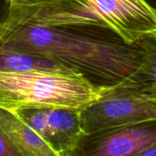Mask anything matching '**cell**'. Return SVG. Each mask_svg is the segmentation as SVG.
Masks as SVG:
<instances>
[{"label": "cell", "mask_w": 156, "mask_h": 156, "mask_svg": "<svg viewBox=\"0 0 156 156\" xmlns=\"http://www.w3.org/2000/svg\"><path fill=\"white\" fill-rule=\"evenodd\" d=\"M0 48L48 58L97 87L124 81L156 86V36L129 44L72 28L3 22Z\"/></svg>", "instance_id": "1"}, {"label": "cell", "mask_w": 156, "mask_h": 156, "mask_svg": "<svg viewBox=\"0 0 156 156\" xmlns=\"http://www.w3.org/2000/svg\"><path fill=\"white\" fill-rule=\"evenodd\" d=\"M101 88L74 72L0 71V109H82L99 98Z\"/></svg>", "instance_id": "2"}, {"label": "cell", "mask_w": 156, "mask_h": 156, "mask_svg": "<svg viewBox=\"0 0 156 156\" xmlns=\"http://www.w3.org/2000/svg\"><path fill=\"white\" fill-rule=\"evenodd\" d=\"M156 120V86L124 81L102 87L101 95L80 112L83 133Z\"/></svg>", "instance_id": "3"}, {"label": "cell", "mask_w": 156, "mask_h": 156, "mask_svg": "<svg viewBox=\"0 0 156 156\" xmlns=\"http://www.w3.org/2000/svg\"><path fill=\"white\" fill-rule=\"evenodd\" d=\"M5 22L67 27L107 37L121 38L81 0H35L23 5L9 6Z\"/></svg>", "instance_id": "4"}, {"label": "cell", "mask_w": 156, "mask_h": 156, "mask_svg": "<svg viewBox=\"0 0 156 156\" xmlns=\"http://www.w3.org/2000/svg\"><path fill=\"white\" fill-rule=\"evenodd\" d=\"M156 144V120L81 133L59 156H134Z\"/></svg>", "instance_id": "5"}, {"label": "cell", "mask_w": 156, "mask_h": 156, "mask_svg": "<svg viewBox=\"0 0 156 156\" xmlns=\"http://www.w3.org/2000/svg\"><path fill=\"white\" fill-rule=\"evenodd\" d=\"M124 42L156 36V10L145 0H81Z\"/></svg>", "instance_id": "6"}, {"label": "cell", "mask_w": 156, "mask_h": 156, "mask_svg": "<svg viewBox=\"0 0 156 156\" xmlns=\"http://www.w3.org/2000/svg\"><path fill=\"white\" fill-rule=\"evenodd\" d=\"M81 109L39 107L14 111L22 122L36 132L57 154L68 151L82 133Z\"/></svg>", "instance_id": "7"}, {"label": "cell", "mask_w": 156, "mask_h": 156, "mask_svg": "<svg viewBox=\"0 0 156 156\" xmlns=\"http://www.w3.org/2000/svg\"><path fill=\"white\" fill-rule=\"evenodd\" d=\"M0 129L24 156H59L14 112L0 109Z\"/></svg>", "instance_id": "8"}, {"label": "cell", "mask_w": 156, "mask_h": 156, "mask_svg": "<svg viewBox=\"0 0 156 156\" xmlns=\"http://www.w3.org/2000/svg\"><path fill=\"white\" fill-rule=\"evenodd\" d=\"M35 70L73 72L64 66L41 55L0 48L1 72H26Z\"/></svg>", "instance_id": "9"}, {"label": "cell", "mask_w": 156, "mask_h": 156, "mask_svg": "<svg viewBox=\"0 0 156 156\" xmlns=\"http://www.w3.org/2000/svg\"><path fill=\"white\" fill-rule=\"evenodd\" d=\"M0 156H24L8 136L0 129Z\"/></svg>", "instance_id": "10"}, {"label": "cell", "mask_w": 156, "mask_h": 156, "mask_svg": "<svg viewBox=\"0 0 156 156\" xmlns=\"http://www.w3.org/2000/svg\"><path fill=\"white\" fill-rule=\"evenodd\" d=\"M9 13V3L7 0H0V23H3L7 18Z\"/></svg>", "instance_id": "11"}, {"label": "cell", "mask_w": 156, "mask_h": 156, "mask_svg": "<svg viewBox=\"0 0 156 156\" xmlns=\"http://www.w3.org/2000/svg\"><path fill=\"white\" fill-rule=\"evenodd\" d=\"M134 156H156V144H153L143 151L139 152Z\"/></svg>", "instance_id": "12"}, {"label": "cell", "mask_w": 156, "mask_h": 156, "mask_svg": "<svg viewBox=\"0 0 156 156\" xmlns=\"http://www.w3.org/2000/svg\"><path fill=\"white\" fill-rule=\"evenodd\" d=\"M9 3V6H17V5H23L28 3H31L35 0H7Z\"/></svg>", "instance_id": "13"}, {"label": "cell", "mask_w": 156, "mask_h": 156, "mask_svg": "<svg viewBox=\"0 0 156 156\" xmlns=\"http://www.w3.org/2000/svg\"><path fill=\"white\" fill-rule=\"evenodd\" d=\"M145 1H146V2H147V3H148V4H149L150 5H151V4H150V1H149V0H145ZM152 1H153V4L154 5V0H152ZM153 7H154V6H153Z\"/></svg>", "instance_id": "14"}]
</instances>
